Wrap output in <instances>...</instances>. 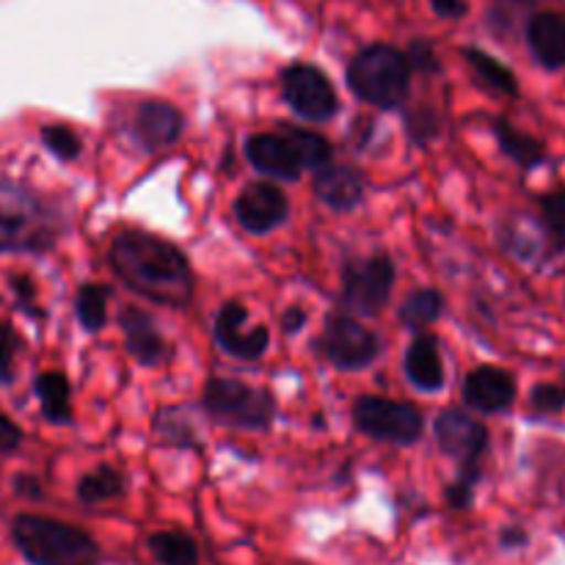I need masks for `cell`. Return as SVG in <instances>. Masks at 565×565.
Instances as JSON below:
<instances>
[{
    "label": "cell",
    "instance_id": "52a82bcc",
    "mask_svg": "<svg viewBox=\"0 0 565 565\" xmlns=\"http://www.w3.org/2000/svg\"><path fill=\"white\" fill-rule=\"evenodd\" d=\"M434 430L441 452L461 463L458 483L475 489V483L480 478V456H483L486 445H489V430H486V425L469 417V414L458 412V408H447L436 419Z\"/></svg>",
    "mask_w": 565,
    "mask_h": 565
},
{
    "label": "cell",
    "instance_id": "8d00e7d4",
    "mask_svg": "<svg viewBox=\"0 0 565 565\" xmlns=\"http://www.w3.org/2000/svg\"><path fill=\"white\" fill-rule=\"evenodd\" d=\"M412 58H414V64L425 66V70H434V66H436V58H434V55H430L428 44H423V42L414 44V47H412Z\"/></svg>",
    "mask_w": 565,
    "mask_h": 565
},
{
    "label": "cell",
    "instance_id": "4fadbf2b",
    "mask_svg": "<svg viewBox=\"0 0 565 565\" xmlns=\"http://www.w3.org/2000/svg\"><path fill=\"white\" fill-rule=\"evenodd\" d=\"M182 127H185V119H182L180 110L163 99L141 103L136 110V119H132V132L147 152H160V149L171 147L180 138Z\"/></svg>",
    "mask_w": 565,
    "mask_h": 565
},
{
    "label": "cell",
    "instance_id": "603a6c76",
    "mask_svg": "<svg viewBox=\"0 0 565 565\" xmlns=\"http://www.w3.org/2000/svg\"><path fill=\"white\" fill-rule=\"evenodd\" d=\"M149 552L160 565H199L196 541L185 533H154L149 539Z\"/></svg>",
    "mask_w": 565,
    "mask_h": 565
},
{
    "label": "cell",
    "instance_id": "8fae6325",
    "mask_svg": "<svg viewBox=\"0 0 565 565\" xmlns=\"http://www.w3.org/2000/svg\"><path fill=\"white\" fill-rule=\"evenodd\" d=\"M215 342L230 356L254 362L268 351L270 331L263 323L248 326V309L241 301H230L215 318Z\"/></svg>",
    "mask_w": 565,
    "mask_h": 565
},
{
    "label": "cell",
    "instance_id": "7a4b0ae2",
    "mask_svg": "<svg viewBox=\"0 0 565 565\" xmlns=\"http://www.w3.org/2000/svg\"><path fill=\"white\" fill-rule=\"evenodd\" d=\"M17 550L31 565H97L99 546L83 530L44 516H17L14 527Z\"/></svg>",
    "mask_w": 565,
    "mask_h": 565
},
{
    "label": "cell",
    "instance_id": "9c48e42d",
    "mask_svg": "<svg viewBox=\"0 0 565 565\" xmlns=\"http://www.w3.org/2000/svg\"><path fill=\"white\" fill-rule=\"evenodd\" d=\"M281 94L298 116L326 121L337 114V92L329 77L312 64H292L281 72Z\"/></svg>",
    "mask_w": 565,
    "mask_h": 565
},
{
    "label": "cell",
    "instance_id": "cb8c5ba5",
    "mask_svg": "<svg viewBox=\"0 0 565 565\" xmlns=\"http://www.w3.org/2000/svg\"><path fill=\"white\" fill-rule=\"evenodd\" d=\"M463 55H467V61L472 64L475 75H478L486 86H491L494 92H500V94H508V97H516L519 94L516 75H513L505 64H500V61L491 58L489 53H483V50H475V47H469Z\"/></svg>",
    "mask_w": 565,
    "mask_h": 565
},
{
    "label": "cell",
    "instance_id": "484cf974",
    "mask_svg": "<svg viewBox=\"0 0 565 565\" xmlns=\"http://www.w3.org/2000/svg\"><path fill=\"white\" fill-rule=\"evenodd\" d=\"M77 320L86 331H99L108 318V290L99 285H83L75 296Z\"/></svg>",
    "mask_w": 565,
    "mask_h": 565
},
{
    "label": "cell",
    "instance_id": "d590c367",
    "mask_svg": "<svg viewBox=\"0 0 565 565\" xmlns=\"http://www.w3.org/2000/svg\"><path fill=\"white\" fill-rule=\"evenodd\" d=\"M500 544L505 546V550H516V546L527 544V535H524V530H519V527H508V530H502Z\"/></svg>",
    "mask_w": 565,
    "mask_h": 565
},
{
    "label": "cell",
    "instance_id": "2e32d148",
    "mask_svg": "<svg viewBox=\"0 0 565 565\" xmlns=\"http://www.w3.org/2000/svg\"><path fill=\"white\" fill-rule=\"evenodd\" d=\"M121 331H125L127 353L132 359H138L141 364H160L169 356V345H166L163 337L158 334L154 323L149 320V315H143L141 309H125L119 318Z\"/></svg>",
    "mask_w": 565,
    "mask_h": 565
},
{
    "label": "cell",
    "instance_id": "8992f818",
    "mask_svg": "<svg viewBox=\"0 0 565 565\" xmlns=\"http://www.w3.org/2000/svg\"><path fill=\"white\" fill-rule=\"evenodd\" d=\"M353 423L370 439L392 441V445H414L425 428L423 412L417 406L384 401V397H362V401H356Z\"/></svg>",
    "mask_w": 565,
    "mask_h": 565
},
{
    "label": "cell",
    "instance_id": "30bf717a",
    "mask_svg": "<svg viewBox=\"0 0 565 565\" xmlns=\"http://www.w3.org/2000/svg\"><path fill=\"white\" fill-rule=\"evenodd\" d=\"M379 337L356 320L345 318V315H334L326 320L323 353L334 367L348 370V373L367 367L379 356Z\"/></svg>",
    "mask_w": 565,
    "mask_h": 565
},
{
    "label": "cell",
    "instance_id": "e575fe53",
    "mask_svg": "<svg viewBox=\"0 0 565 565\" xmlns=\"http://www.w3.org/2000/svg\"><path fill=\"white\" fill-rule=\"evenodd\" d=\"M436 9V14L441 17H461L467 11V3L463 0H430Z\"/></svg>",
    "mask_w": 565,
    "mask_h": 565
},
{
    "label": "cell",
    "instance_id": "d4e9b609",
    "mask_svg": "<svg viewBox=\"0 0 565 565\" xmlns=\"http://www.w3.org/2000/svg\"><path fill=\"white\" fill-rule=\"evenodd\" d=\"M121 494H125V478L110 467L94 469V472H88L86 478L77 483V497H81V502H86V505L116 500V497Z\"/></svg>",
    "mask_w": 565,
    "mask_h": 565
},
{
    "label": "cell",
    "instance_id": "74e56055",
    "mask_svg": "<svg viewBox=\"0 0 565 565\" xmlns=\"http://www.w3.org/2000/svg\"><path fill=\"white\" fill-rule=\"evenodd\" d=\"M14 292H17V296H20L22 303H31L33 296H36V292H33L31 279H25V276H17V279H14Z\"/></svg>",
    "mask_w": 565,
    "mask_h": 565
},
{
    "label": "cell",
    "instance_id": "4dcf8cb0",
    "mask_svg": "<svg viewBox=\"0 0 565 565\" xmlns=\"http://www.w3.org/2000/svg\"><path fill=\"white\" fill-rule=\"evenodd\" d=\"M14 353H17V337L9 326L0 323V379L9 381L11 375V364H14Z\"/></svg>",
    "mask_w": 565,
    "mask_h": 565
},
{
    "label": "cell",
    "instance_id": "44dd1931",
    "mask_svg": "<svg viewBox=\"0 0 565 565\" xmlns=\"http://www.w3.org/2000/svg\"><path fill=\"white\" fill-rule=\"evenodd\" d=\"M72 392L70 381L58 370H50L36 379V397L42 403V412L50 423H70L72 419Z\"/></svg>",
    "mask_w": 565,
    "mask_h": 565
},
{
    "label": "cell",
    "instance_id": "f1b7e54d",
    "mask_svg": "<svg viewBox=\"0 0 565 565\" xmlns=\"http://www.w3.org/2000/svg\"><path fill=\"white\" fill-rule=\"evenodd\" d=\"M42 141L55 158L61 160H75L81 154V138L75 136V130L64 125H47L42 130Z\"/></svg>",
    "mask_w": 565,
    "mask_h": 565
},
{
    "label": "cell",
    "instance_id": "ffe728a7",
    "mask_svg": "<svg viewBox=\"0 0 565 565\" xmlns=\"http://www.w3.org/2000/svg\"><path fill=\"white\" fill-rule=\"evenodd\" d=\"M494 132H497V141H500L502 152H505L511 160H516L522 169H535V166L544 163L546 149L539 138L516 130V127L505 119L494 121Z\"/></svg>",
    "mask_w": 565,
    "mask_h": 565
},
{
    "label": "cell",
    "instance_id": "5b68a950",
    "mask_svg": "<svg viewBox=\"0 0 565 565\" xmlns=\"http://www.w3.org/2000/svg\"><path fill=\"white\" fill-rule=\"evenodd\" d=\"M50 237L53 232L47 215L42 213L36 199L14 185H0V252L42 248Z\"/></svg>",
    "mask_w": 565,
    "mask_h": 565
},
{
    "label": "cell",
    "instance_id": "7402d4cb",
    "mask_svg": "<svg viewBox=\"0 0 565 565\" xmlns=\"http://www.w3.org/2000/svg\"><path fill=\"white\" fill-rule=\"evenodd\" d=\"M279 136L285 138L287 147L292 149V154H296V160L301 163V169H323V166H329L331 143L326 141L323 136L309 130H298V127H285Z\"/></svg>",
    "mask_w": 565,
    "mask_h": 565
},
{
    "label": "cell",
    "instance_id": "277c9868",
    "mask_svg": "<svg viewBox=\"0 0 565 565\" xmlns=\"http://www.w3.org/2000/svg\"><path fill=\"white\" fill-rule=\"evenodd\" d=\"M204 408L215 423L241 430H265L276 417V401L268 392L232 379L207 381Z\"/></svg>",
    "mask_w": 565,
    "mask_h": 565
},
{
    "label": "cell",
    "instance_id": "7c38bea8",
    "mask_svg": "<svg viewBox=\"0 0 565 565\" xmlns=\"http://www.w3.org/2000/svg\"><path fill=\"white\" fill-rule=\"evenodd\" d=\"M287 213H290V202H287L285 191L270 185V182L248 185L235 202L237 224L246 232H254V235L274 232L276 226L285 224Z\"/></svg>",
    "mask_w": 565,
    "mask_h": 565
},
{
    "label": "cell",
    "instance_id": "f546056e",
    "mask_svg": "<svg viewBox=\"0 0 565 565\" xmlns=\"http://www.w3.org/2000/svg\"><path fill=\"white\" fill-rule=\"evenodd\" d=\"M530 406L539 414H557L565 408V390L557 384H539L530 392Z\"/></svg>",
    "mask_w": 565,
    "mask_h": 565
},
{
    "label": "cell",
    "instance_id": "9a60e30c",
    "mask_svg": "<svg viewBox=\"0 0 565 565\" xmlns=\"http://www.w3.org/2000/svg\"><path fill=\"white\" fill-rule=\"evenodd\" d=\"M246 158L259 174L274 177V180L292 182L301 174V163L279 132H259V136L248 138Z\"/></svg>",
    "mask_w": 565,
    "mask_h": 565
},
{
    "label": "cell",
    "instance_id": "1f68e13d",
    "mask_svg": "<svg viewBox=\"0 0 565 565\" xmlns=\"http://www.w3.org/2000/svg\"><path fill=\"white\" fill-rule=\"evenodd\" d=\"M20 441H22V430L17 428L9 417H3V414H0V452L17 450V447H20Z\"/></svg>",
    "mask_w": 565,
    "mask_h": 565
},
{
    "label": "cell",
    "instance_id": "83f0119b",
    "mask_svg": "<svg viewBox=\"0 0 565 565\" xmlns=\"http://www.w3.org/2000/svg\"><path fill=\"white\" fill-rule=\"evenodd\" d=\"M541 218H544L552 248L565 252V188H555L541 196Z\"/></svg>",
    "mask_w": 565,
    "mask_h": 565
},
{
    "label": "cell",
    "instance_id": "836d02e7",
    "mask_svg": "<svg viewBox=\"0 0 565 565\" xmlns=\"http://www.w3.org/2000/svg\"><path fill=\"white\" fill-rule=\"evenodd\" d=\"M303 323H307V312H303V309L290 307L281 315V329H285L287 334H296L298 329H303Z\"/></svg>",
    "mask_w": 565,
    "mask_h": 565
},
{
    "label": "cell",
    "instance_id": "3957f363",
    "mask_svg": "<svg viewBox=\"0 0 565 565\" xmlns=\"http://www.w3.org/2000/svg\"><path fill=\"white\" fill-rule=\"evenodd\" d=\"M412 64L401 50L390 44H373L362 50L348 66V86L359 99L375 108H397L408 94Z\"/></svg>",
    "mask_w": 565,
    "mask_h": 565
},
{
    "label": "cell",
    "instance_id": "5bb4252c",
    "mask_svg": "<svg viewBox=\"0 0 565 565\" xmlns=\"http://www.w3.org/2000/svg\"><path fill=\"white\" fill-rule=\"evenodd\" d=\"M463 397L480 414H500L516 401V379L502 367H478L463 384Z\"/></svg>",
    "mask_w": 565,
    "mask_h": 565
},
{
    "label": "cell",
    "instance_id": "e0dca14e",
    "mask_svg": "<svg viewBox=\"0 0 565 565\" xmlns=\"http://www.w3.org/2000/svg\"><path fill=\"white\" fill-rule=\"evenodd\" d=\"M527 42L535 58L546 70H563L565 66V17L555 11H541L530 20Z\"/></svg>",
    "mask_w": 565,
    "mask_h": 565
},
{
    "label": "cell",
    "instance_id": "ac0fdd59",
    "mask_svg": "<svg viewBox=\"0 0 565 565\" xmlns=\"http://www.w3.org/2000/svg\"><path fill=\"white\" fill-rule=\"evenodd\" d=\"M315 193L331 210L345 213V210H353L362 202L364 188L356 171H351L348 166H323L315 177Z\"/></svg>",
    "mask_w": 565,
    "mask_h": 565
},
{
    "label": "cell",
    "instance_id": "d6986e66",
    "mask_svg": "<svg viewBox=\"0 0 565 565\" xmlns=\"http://www.w3.org/2000/svg\"><path fill=\"white\" fill-rule=\"evenodd\" d=\"M406 375L417 390L439 392L445 386V364L436 337H417L406 351Z\"/></svg>",
    "mask_w": 565,
    "mask_h": 565
},
{
    "label": "cell",
    "instance_id": "6da1fadb",
    "mask_svg": "<svg viewBox=\"0 0 565 565\" xmlns=\"http://www.w3.org/2000/svg\"><path fill=\"white\" fill-rule=\"evenodd\" d=\"M110 265L130 290L163 307L182 309L193 298V274L174 243L141 230L119 232L110 243Z\"/></svg>",
    "mask_w": 565,
    "mask_h": 565
},
{
    "label": "cell",
    "instance_id": "4316f807",
    "mask_svg": "<svg viewBox=\"0 0 565 565\" xmlns=\"http://www.w3.org/2000/svg\"><path fill=\"white\" fill-rule=\"evenodd\" d=\"M441 296L436 290H417L403 301L401 320L408 329H425V326L436 323L441 315Z\"/></svg>",
    "mask_w": 565,
    "mask_h": 565
},
{
    "label": "cell",
    "instance_id": "ba28073f",
    "mask_svg": "<svg viewBox=\"0 0 565 565\" xmlns=\"http://www.w3.org/2000/svg\"><path fill=\"white\" fill-rule=\"evenodd\" d=\"M395 265L379 254L370 259H356L342 270V298L359 315H381L392 298Z\"/></svg>",
    "mask_w": 565,
    "mask_h": 565
},
{
    "label": "cell",
    "instance_id": "d6a6232c",
    "mask_svg": "<svg viewBox=\"0 0 565 565\" xmlns=\"http://www.w3.org/2000/svg\"><path fill=\"white\" fill-rule=\"evenodd\" d=\"M472 497H475V489H469V486L458 483V480H456V486H452V489L447 491V502H450L452 508H458V511H463V508L472 505Z\"/></svg>",
    "mask_w": 565,
    "mask_h": 565
}]
</instances>
